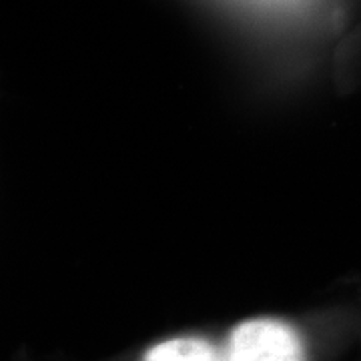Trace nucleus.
<instances>
[{"label": "nucleus", "mask_w": 361, "mask_h": 361, "mask_svg": "<svg viewBox=\"0 0 361 361\" xmlns=\"http://www.w3.org/2000/svg\"><path fill=\"white\" fill-rule=\"evenodd\" d=\"M219 361H305V348L289 323L255 317L233 327Z\"/></svg>", "instance_id": "f257e3e1"}, {"label": "nucleus", "mask_w": 361, "mask_h": 361, "mask_svg": "<svg viewBox=\"0 0 361 361\" xmlns=\"http://www.w3.org/2000/svg\"><path fill=\"white\" fill-rule=\"evenodd\" d=\"M221 349L203 337H175L145 353L142 361H219Z\"/></svg>", "instance_id": "f03ea898"}]
</instances>
